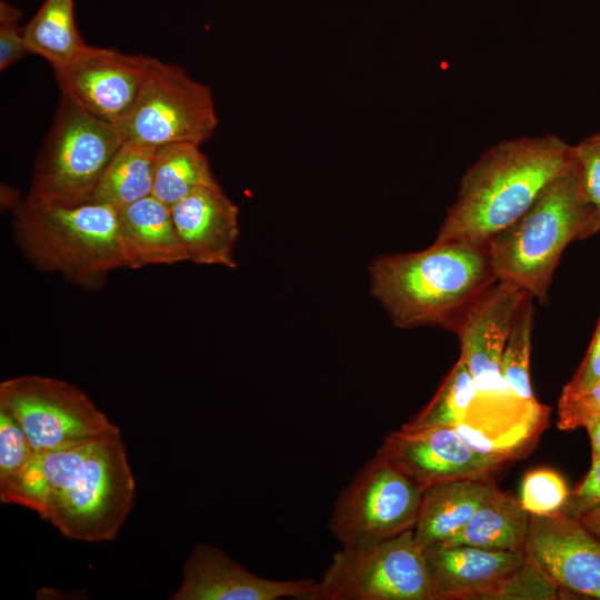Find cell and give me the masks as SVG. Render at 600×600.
Returning a JSON list of instances; mask_svg holds the SVG:
<instances>
[{"label":"cell","instance_id":"836d02e7","mask_svg":"<svg viewBox=\"0 0 600 600\" xmlns=\"http://www.w3.org/2000/svg\"><path fill=\"white\" fill-rule=\"evenodd\" d=\"M583 427L590 437L592 460L600 459V416L588 419Z\"/></svg>","mask_w":600,"mask_h":600},{"label":"cell","instance_id":"4fadbf2b","mask_svg":"<svg viewBox=\"0 0 600 600\" xmlns=\"http://www.w3.org/2000/svg\"><path fill=\"white\" fill-rule=\"evenodd\" d=\"M378 453L422 491L438 483L487 478L507 462L469 447L454 427H413L408 423L386 436Z\"/></svg>","mask_w":600,"mask_h":600},{"label":"cell","instance_id":"f1b7e54d","mask_svg":"<svg viewBox=\"0 0 600 600\" xmlns=\"http://www.w3.org/2000/svg\"><path fill=\"white\" fill-rule=\"evenodd\" d=\"M584 196L600 220V133L573 146Z\"/></svg>","mask_w":600,"mask_h":600},{"label":"cell","instance_id":"484cf974","mask_svg":"<svg viewBox=\"0 0 600 600\" xmlns=\"http://www.w3.org/2000/svg\"><path fill=\"white\" fill-rule=\"evenodd\" d=\"M34 457L36 451L20 424L0 410V497L20 481Z\"/></svg>","mask_w":600,"mask_h":600},{"label":"cell","instance_id":"3957f363","mask_svg":"<svg viewBox=\"0 0 600 600\" xmlns=\"http://www.w3.org/2000/svg\"><path fill=\"white\" fill-rule=\"evenodd\" d=\"M370 292L400 329L454 332L498 281L487 243L434 240L426 249L380 256L369 267Z\"/></svg>","mask_w":600,"mask_h":600},{"label":"cell","instance_id":"83f0119b","mask_svg":"<svg viewBox=\"0 0 600 600\" xmlns=\"http://www.w3.org/2000/svg\"><path fill=\"white\" fill-rule=\"evenodd\" d=\"M560 590L526 556L523 564L503 580L489 599H557Z\"/></svg>","mask_w":600,"mask_h":600},{"label":"cell","instance_id":"8992f818","mask_svg":"<svg viewBox=\"0 0 600 600\" xmlns=\"http://www.w3.org/2000/svg\"><path fill=\"white\" fill-rule=\"evenodd\" d=\"M13 231L33 266L82 287H94L110 271L127 268L119 210L108 204L58 206L24 199L14 209Z\"/></svg>","mask_w":600,"mask_h":600},{"label":"cell","instance_id":"ffe728a7","mask_svg":"<svg viewBox=\"0 0 600 600\" xmlns=\"http://www.w3.org/2000/svg\"><path fill=\"white\" fill-rule=\"evenodd\" d=\"M530 513L498 488L482 502L464 528L441 546L466 544L490 550H523Z\"/></svg>","mask_w":600,"mask_h":600},{"label":"cell","instance_id":"9c48e42d","mask_svg":"<svg viewBox=\"0 0 600 600\" xmlns=\"http://www.w3.org/2000/svg\"><path fill=\"white\" fill-rule=\"evenodd\" d=\"M0 410L17 420L36 453L120 432L82 390L51 377L27 374L2 381Z\"/></svg>","mask_w":600,"mask_h":600},{"label":"cell","instance_id":"5bb4252c","mask_svg":"<svg viewBox=\"0 0 600 600\" xmlns=\"http://www.w3.org/2000/svg\"><path fill=\"white\" fill-rule=\"evenodd\" d=\"M523 551L560 592L600 599V540L578 518L530 514Z\"/></svg>","mask_w":600,"mask_h":600},{"label":"cell","instance_id":"8fae6325","mask_svg":"<svg viewBox=\"0 0 600 600\" xmlns=\"http://www.w3.org/2000/svg\"><path fill=\"white\" fill-rule=\"evenodd\" d=\"M209 86L183 69L153 58L147 82L130 114L117 127L124 140L159 148L202 146L218 127Z\"/></svg>","mask_w":600,"mask_h":600},{"label":"cell","instance_id":"30bf717a","mask_svg":"<svg viewBox=\"0 0 600 600\" xmlns=\"http://www.w3.org/2000/svg\"><path fill=\"white\" fill-rule=\"evenodd\" d=\"M423 491L380 453L339 492L329 518L346 548L368 547L413 529Z\"/></svg>","mask_w":600,"mask_h":600},{"label":"cell","instance_id":"d6a6232c","mask_svg":"<svg viewBox=\"0 0 600 600\" xmlns=\"http://www.w3.org/2000/svg\"><path fill=\"white\" fill-rule=\"evenodd\" d=\"M600 380V318L583 361L563 392H580L590 389Z\"/></svg>","mask_w":600,"mask_h":600},{"label":"cell","instance_id":"5b68a950","mask_svg":"<svg viewBox=\"0 0 600 600\" xmlns=\"http://www.w3.org/2000/svg\"><path fill=\"white\" fill-rule=\"evenodd\" d=\"M600 231L574 158L530 208L487 242L498 281L512 283L548 303L553 274L567 247Z\"/></svg>","mask_w":600,"mask_h":600},{"label":"cell","instance_id":"44dd1931","mask_svg":"<svg viewBox=\"0 0 600 600\" xmlns=\"http://www.w3.org/2000/svg\"><path fill=\"white\" fill-rule=\"evenodd\" d=\"M157 148L124 140L100 178L89 202L121 210L151 196Z\"/></svg>","mask_w":600,"mask_h":600},{"label":"cell","instance_id":"4dcf8cb0","mask_svg":"<svg viewBox=\"0 0 600 600\" xmlns=\"http://www.w3.org/2000/svg\"><path fill=\"white\" fill-rule=\"evenodd\" d=\"M22 12L11 3L0 2V70L8 69L11 64L30 54L27 48L22 29L19 21Z\"/></svg>","mask_w":600,"mask_h":600},{"label":"cell","instance_id":"603a6c76","mask_svg":"<svg viewBox=\"0 0 600 600\" xmlns=\"http://www.w3.org/2000/svg\"><path fill=\"white\" fill-rule=\"evenodd\" d=\"M218 183L201 146L172 143L157 148L151 196L166 206L173 207L199 187Z\"/></svg>","mask_w":600,"mask_h":600},{"label":"cell","instance_id":"7a4b0ae2","mask_svg":"<svg viewBox=\"0 0 600 600\" xmlns=\"http://www.w3.org/2000/svg\"><path fill=\"white\" fill-rule=\"evenodd\" d=\"M527 292L497 281L469 310L454 333L476 396L466 420L454 427L472 449L509 462L531 449L548 422L549 408H532L509 389L501 370L504 346Z\"/></svg>","mask_w":600,"mask_h":600},{"label":"cell","instance_id":"7c38bea8","mask_svg":"<svg viewBox=\"0 0 600 600\" xmlns=\"http://www.w3.org/2000/svg\"><path fill=\"white\" fill-rule=\"evenodd\" d=\"M153 58L87 46L56 69L61 96L88 113L120 124L132 111L147 82Z\"/></svg>","mask_w":600,"mask_h":600},{"label":"cell","instance_id":"d4e9b609","mask_svg":"<svg viewBox=\"0 0 600 600\" xmlns=\"http://www.w3.org/2000/svg\"><path fill=\"white\" fill-rule=\"evenodd\" d=\"M474 396L470 371L459 358L431 401L408 424L457 427L466 420Z\"/></svg>","mask_w":600,"mask_h":600},{"label":"cell","instance_id":"2e32d148","mask_svg":"<svg viewBox=\"0 0 600 600\" xmlns=\"http://www.w3.org/2000/svg\"><path fill=\"white\" fill-rule=\"evenodd\" d=\"M171 213L187 261L237 267L239 208L219 183L197 188L171 207Z\"/></svg>","mask_w":600,"mask_h":600},{"label":"cell","instance_id":"9a60e30c","mask_svg":"<svg viewBox=\"0 0 600 600\" xmlns=\"http://www.w3.org/2000/svg\"><path fill=\"white\" fill-rule=\"evenodd\" d=\"M316 580H272L250 572L222 549L199 542L189 552L172 600H306Z\"/></svg>","mask_w":600,"mask_h":600},{"label":"cell","instance_id":"e575fe53","mask_svg":"<svg viewBox=\"0 0 600 600\" xmlns=\"http://www.w3.org/2000/svg\"><path fill=\"white\" fill-rule=\"evenodd\" d=\"M581 523L600 540V506L578 518Z\"/></svg>","mask_w":600,"mask_h":600},{"label":"cell","instance_id":"f546056e","mask_svg":"<svg viewBox=\"0 0 600 600\" xmlns=\"http://www.w3.org/2000/svg\"><path fill=\"white\" fill-rule=\"evenodd\" d=\"M600 416V380L580 392H561L558 402V427L570 431L583 427L592 417Z\"/></svg>","mask_w":600,"mask_h":600},{"label":"cell","instance_id":"1f68e13d","mask_svg":"<svg viewBox=\"0 0 600 600\" xmlns=\"http://www.w3.org/2000/svg\"><path fill=\"white\" fill-rule=\"evenodd\" d=\"M600 506V459L592 460L583 481L570 493L563 511L579 518Z\"/></svg>","mask_w":600,"mask_h":600},{"label":"cell","instance_id":"6da1fadb","mask_svg":"<svg viewBox=\"0 0 600 600\" xmlns=\"http://www.w3.org/2000/svg\"><path fill=\"white\" fill-rule=\"evenodd\" d=\"M134 494L120 431L36 453L20 481L0 500L33 510L68 539L104 542L119 534Z\"/></svg>","mask_w":600,"mask_h":600},{"label":"cell","instance_id":"ba28073f","mask_svg":"<svg viewBox=\"0 0 600 600\" xmlns=\"http://www.w3.org/2000/svg\"><path fill=\"white\" fill-rule=\"evenodd\" d=\"M306 600H433L413 529L361 548L342 547Z\"/></svg>","mask_w":600,"mask_h":600},{"label":"cell","instance_id":"4316f807","mask_svg":"<svg viewBox=\"0 0 600 600\" xmlns=\"http://www.w3.org/2000/svg\"><path fill=\"white\" fill-rule=\"evenodd\" d=\"M569 489L564 479L551 469H534L522 479L519 502L530 514L548 516L563 510Z\"/></svg>","mask_w":600,"mask_h":600},{"label":"cell","instance_id":"ac0fdd59","mask_svg":"<svg viewBox=\"0 0 600 600\" xmlns=\"http://www.w3.org/2000/svg\"><path fill=\"white\" fill-rule=\"evenodd\" d=\"M119 224L127 268L187 261L171 208L153 196L119 210Z\"/></svg>","mask_w":600,"mask_h":600},{"label":"cell","instance_id":"277c9868","mask_svg":"<svg viewBox=\"0 0 600 600\" xmlns=\"http://www.w3.org/2000/svg\"><path fill=\"white\" fill-rule=\"evenodd\" d=\"M573 161V146L550 133L490 147L463 173L436 240L487 243L519 219Z\"/></svg>","mask_w":600,"mask_h":600},{"label":"cell","instance_id":"e0dca14e","mask_svg":"<svg viewBox=\"0 0 600 600\" xmlns=\"http://www.w3.org/2000/svg\"><path fill=\"white\" fill-rule=\"evenodd\" d=\"M433 600L489 599L526 561L523 550L456 544L424 549Z\"/></svg>","mask_w":600,"mask_h":600},{"label":"cell","instance_id":"7402d4cb","mask_svg":"<svg viewBox=\"0 0 600 600\" xmlns=\"http://www.w3.org/2000/svg\"><path fill=\"white\" fill-rule=\"evenodd\" d=\"M30 54L47 60L53 70L73 60L88 44L74 18V0H43L22 28Z\"/></svg>","mask_w":600,"mask_h":600},{"label":"cell","instance_id":"d6986e66","mask_svg":"<svg viewBox=\"0 0 600 600\" xmlns=\"http://www.w3.org/2000/svg\"><path fill=\"white\" fill-rule=\"evenodd\" d=\"M496 489L490 477L459 479L426 489L413 527L418 543L423 549L447 543Z\"/></svg>","mask_w":600,"mask_h":600},{"label":"cell","instance_id":"52a82bcc","mask_svg":"<svg viewBox=\"0 0 600 600\" xmlns=\"http://www.w3.org/2000/svg\"><path fill=\"white\" fill-rule=\"evenodd\" d=\"M123 142L117 126L61 96L39 148L26 200L58 206L89 202Z\"/></svg>","mask_w":600,"mask_h":600},{"label":"cell","instance_id":"cb8c5ba5","mask_svg":"<svg viewBox=\"0 0 600 600\" xmlns=\"http://www.w3.org/2000/svg\"><path fill=\"white\" fill-rule=\"evenodd\" d=\"M534 298L526 293L522 298L502 356L501 370L510 391L524 404L532 408H541L533 394L529 361L531 352V337L534 319Z\"/></svg>","mask_w":600,"mask_h":600}]
</instances>
